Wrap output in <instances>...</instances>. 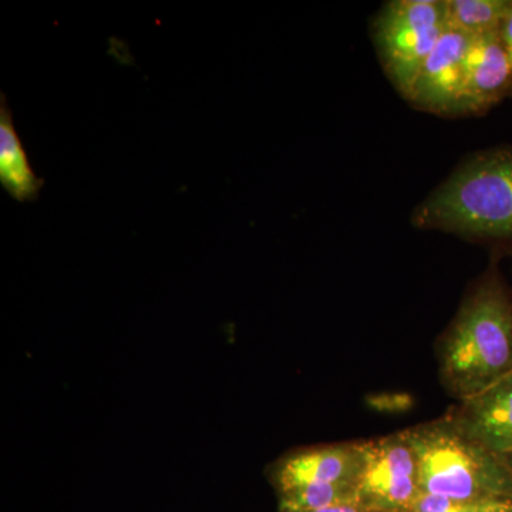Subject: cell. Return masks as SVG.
<instances>
[{"instance_id":"obj_1","label":"cell","mask_w":512,"mask_h":512,"mask_svg":"<svg viewBox=\"0 0 512 512\" xmlns=\"http://www.w3.org/2000/svg\"><path fill=\"white\" fill-rule=\"evenodd\" d=\"M414 228L512 248V147L470 154L414 208Z\"/></svg>"},{"instance_id":"obj_2","label":"cell","mask_w":512,"mask_h":512,"mask_svg":"<svg viewBox=\"0 0 512 512\" xmlns=\"http://www.w3.org/2000/svg\"><path fill=\"white\" fill-rule=\"evenodd\" d=\"M437 353L441 384L458 402L512 372V293L494 269L467 293Z\"/></svg>"},{"instance_id":"obj_3","label":"cell","mask_w":512,"mask_h":512,"mask_svg":"<svg viewBox=\"0 0 512 512\" xmlns=\"http://www.w3.org/2000/svg\"><path fill=\"white\" fill-rule=\"evenodd\" d=\"M402 431L416 453L421 494L512 501V474L503 457L468 439L446 416Z\"/></svg>"},{"instance_id":"obj_4","label":"cell","mask_w":512,"mask_h":512,"mask_svg":"<svg viewBox=\"0 0 512 512\" xmlns=\"http://www.w3.org/2000/svg\"><path fill=\"white\" fill-rule=\"evenodd\" d=\"M447 29L444 0H389L373 16L370 33L380 66L403 99Z\"/></svg>"},{"instance_id":"obj_5","label":"cell","mask_w":512,"mask_h":512,"mask_svg":"<svg viewBox=\"0 0 512 512\" xmlns=\"http://www.w3.org/2000/svg\"><path fill=\"white\" fill-rule=\"evenodd\" d=\"M357 501L367 512H412L421 495L419 463L403 431L360 440Z\"/></svg>"},{"instance_id":"obj_6","label":"cell","mask_w":512,"mask_h":512,"mask_svg":"<svg viewBox=\"0 0 512 512\" xmlns=\"http://www.w3.org/2000/svg\"><path fill=\"white\" fill-rule=\"evenodd\" d=\"M471 36L447 29L421 66L407 103L441 117H463L466 59Z\"/></svg>"},{"instance_id":"obj_7","label":"cell","mask_w":512,"mask_h":512,"mask_svg":"<svg viewBox=\"0 0 512 512\" xmlns=\"http://www.w3.org/2000/svg\"><path fill=\"white\" fill-rule=\"evenodd\" d=\"M360 464V440L303 448L276 464L272 480L279 497L315 485L356 484Z\"/></svg>"},{"instance_id":"obj_8","label":"cell","mask_w":512,"mask_h":512,"mask_svg":"<svg viewBox=\"0 0 512 512\" xmlns=\"http://www.w3.org/2000/svg\"><path fill=\"white\" fill-rule=\"evenodd\" d=\"M444 416L468 439L497 456L512 451V372L483 392L460 400Z\"/></svg>"},{"instance_id":"obj_9","label":"cell","mask_w":512,"mask_h":512,"mask_svg":"<svg viewBox=\"0 0 512 512\" xmlns=\"http://www.w3.org/2000/svg\"><path fill=\"white\" fill-rule=\"evenodd\" d=\"M507 97H512V66L500 33L471 37L463 117L483 116Z\"/></svg>"},{"instance_id":"obj_10","label":"cell","mask_w":512,"mask_h":512,"mask_svg":"<svg viewBox=\"0 0 512 512\" xmlns=\"http://www.w3.org/2000/svg\"><path fill=\"white\" fill-rule=\"evenodd\" d=\"M0 185L13 200L33 202L45 187L37 177L20 140L5 93L0 94Z\"/></svg>"},{"instance_id":"obj_11","label":"cell","mask_w":512,"mask_h":512,"mask_svg":"<svg viewBox=\"0 0 512 512\" xmlns=\"http://www.w3.org/2000/svg\"><path fill=\"white\" fill-rule=\"evenodd\" d=\"M448 29L476 37L500 32L512 0H444Z\"/></svg>"},{"instance_id":"obj_12","label":"cell","mask_w":512,"mask_h":512,"mask_svg":"<svg viewBox=\"0 0 512 512\" xmlns=\"http://www.w3.org/2000/svg\"><path fill=\"white\" fill-rule=\"evenodd\" d=\"M281 512H312L333 505L359 503L356 484L315 485L281 495Z\"/></svg>"},{"instance_id":"obj_13","label":"cell","mask_w":512,"mask_h":512,"mask_svg":"<svg viewBox=\"0 0 512 512\" xmlns=\"http://www.w3.org/2000/svg\"><path fill=\"white\" fill-rule=\"evenodd\" d=\"M504 501H458L421 494L412 512H490Z\"/></svg>"},{"instance_id":"obj_14","label":"cell","mask_w":512,"mask_h":512,"mask_svg":"<svg viewBox=\"0 0 512 512\" xmlns=\"http://www.w3.org/2000/svg\"><path fill=\"white\" fill-rule=\"evenodd\" d=\"M500 37L503 40V45L505 50H507V55L510 57V62L512 66V6L511 9L508 10L507 16H505L503 25L500 28Z\"/></svg>"},{"instance_id":"obj_15","label":"cell","mask_w":512,"mask_h":512,"mask_svg":"<svg viewBox=\"0 0 512 512\" xmlns=\"http://www.w3.org/2000/svg\"><path fill=\"white\" fill-rule=\"evenodd\" d=\"M312 512H367L359 503H346L333 505V507L322 508V510Z\"/></svg>"},{"instance_id":"obj_16","label":"cell","mask_w":512,"mask_h":512,"mask_svg":"<svg viewBox=\"0 0 512 512\" xmlns=\"http://www.w3.org/2000/svg\"><path fill=\"white\" fill-rule=\"evenodd\" d=\"M490 512H512V501H504Z\"/></svg>"},{"instance_id":"obj_17","label":"cell","mask_w":512,"mask_h":512,"mask_svg":"<svg viewBox=\"0 0 512 512\" xmlns=\"http://www.w3.org/2000/svg\"><path fill=\"white\" fill-rule=\"evenodd\" d=\"M504 463L507 464V467L510 468L511 474H512V451L511 453L505 454L503 456Z\"/></svg>"}]
</instances>
